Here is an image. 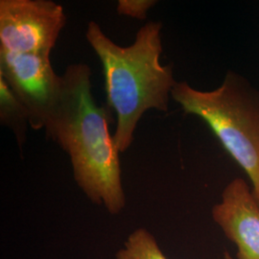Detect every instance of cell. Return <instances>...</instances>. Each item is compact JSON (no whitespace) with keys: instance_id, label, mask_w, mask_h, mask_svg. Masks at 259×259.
Masks as SVG:
<instances>
[{"instance_id":"3957f363","label":"cell","mask_w":259,"mask_h":259,"mask_svg":"<svg viewBox=\"0 0 259 259\" xmlns=\"http://www.w3.org/2000/svg\"><path fill=\"white\" fill-rule=\"evenodd\" d=\"M171 97L211 130L249 177L259 204V90L244 76L228 71L221 85L210 92L177 82Z\"/></svg>"},{"instance_id":"277c9868","label":"cell","mask_w":259,"mask_h":259,"mask_svg":"<svg viewBox=\"0 0 259 259\" xmlns=\"http://www.w3.org/2000/svg\"><path fill=\"white\" fill-rule=\"evenodd\" d=\"M66 20L52 0H0V51L51 56Z\"/></svg>"},{"instance_id":"52a82bcc","label":"cell","mask_w":259,"mask_h":259,"mask_svg":"<svg viewBox=\"0 0 259 259\" xmlns=\"http://www.w3.org/2000/svg\"><path fill=\"white\" fill-rule=\"evenodd\" d=\"M0 123L13 132L20 149L27 139L30 117L26 108L0 76Z\"/></svg>"},{"instance_id":"6da1fadb","label":"cell","mask_w":259,"mask_h":259,"mask_svg":"<svg viewBox=\"0 0 259 259\" xmlns=\"http://www.w3.org/2000/svg\"><path fill=\"white\" fill-rule=\"evenodd\" d=\"M92 89L90 65H68L62 75L60 100L45 130L69 156L75 182L84 195L111 214H119L126 198L120 153L109 129L111 108L97 105Z\"/></svg>"},{"instance_id":"5b68a950","label":"cell","mask_w":259,"mask_h":259,"mask_svg":"<svg viewBox=\"0 0 259 259\" xmlns=\"http://www.w3.org/2000/svg\"><path fill=\"white\" fill-rule=\"evenodd\" d=\"M0 76L26 108L31 128L45 129L62 91V76L56 74L50 56L0 51Z\"/></svg>"},{"instance_id":"7a4b0ae2","label":"cell","mask_w":259,"mask_h":259,"mask_svg":"<svg viewBox=\"0 0 259 259\" xmlns=\"http://www.w3.org/2000/svg\"><path fill=\"white\" fill-rule=\"evenodd\" d=\"M162 24L149 21L139 29L127 47L111 40L95 21H90L85 38L98 56L105 78L107 104L115 111L117 125L115 148L124 153L134 142V135L149 110L166 112L177 83L171 65L160 63Z\"/></svg>"},{"instance_id":"ba28073f","label":"cell","mask_w":259,"mask_h":259,"mask_svg":"<svg viewBox=\"0 0 259 259\" xmlns=\"http://www.w3.org/2000/svg\"><path fill=\"white\" fill-rule=\"evenodd\" d=\"M226 259H235L225 252ZM116 259H168L160 250L157 240L144 228L130 234L123 248L117 251Z\"/></svg>"},{"instance_id":"9c48e42d","label":"cell","mask_w":259,"mask_h":259,"mask_svg":"<svg viewBox=\"0 0 259 259\" xmlns=\"http://www.w3.org/2000/svg\"><path fill=\"white\" fill-rule=\"evenodd\" d=\"M156 0H119L116 11L118 15L139 20H145L150 10L157 5Z\"/></svg>"},{"instance_id":"8992f818","label":"cell","mask_w":259,"mask_h":259,"mask_svg":"<svg viewBox=\"0 0 259 259\" xmlns=\"http://www.w3.org/2000/svg\"><path fill=\"white\" fill-rule=\"evenodd\" d=\"M211 214L227 238L236 245L235 259H259V204L246 181L232 180Z\"/></svg>"}]
</instances>
